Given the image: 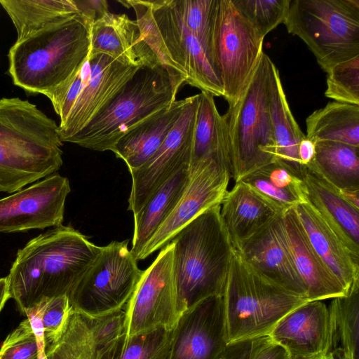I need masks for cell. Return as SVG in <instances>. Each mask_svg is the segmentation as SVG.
<instances>
[{
    "label": "cell",
    "mask_w": 359,
    "mask_h": 359,
    "mask_svg": "<svg viewBox=\"0 0 359 359\" xmlns=\"http://www.w3.org/2000/svg\"><path fill=\"white\" fill-rule=\"evenodd\" d=\"M100 249L72 226L40 234L17 252L6 276L9 299L25 315L43 299L68 297Z\"/></svg>",
    "instance_id": "obj_1"
},
{
    "label": "cell",
    "mask_w": 359,
    "mask_h": 359,
    "mask_svg": "<svg viewBox=\"0 0 359 359\" xmlns=\"http://www.w3.org/2000/svg\"><path fill=\"white\" fill-rule=\"evenodd\" d=\"M94 21L79 13L16 41L8 53L13 83L53 102L86 59Z\"/></svg>",
    "instance_id": "obj_2"
},
{
    "label": "cell",
    "mask_w": 359,
    "mask_h": 359,
    "mask_svg": "<svg viewBox=\"0 0 359 359\" xmlns=\"http://www.w3.org/2000/svg\"><path fill=\"white\" fill-rule=\"evenodd\" d=\"M63 142L55 121L18 97L0 99V192L13 194L55 174Z\"/></svg>",
    "instance_id": "obj_3"
},
{
    "label": "cell",
    "mask_w": 359,
    "mask_h": 359,
    "mask_svg": "<svg viewBox=\"0 0 359 359\" xmlns=\"http://www.w3.org/2000/svg\"><path fill=\"white\" fill-rule=\"evenodd\" d=\"M220 204L191 220L172 238V269L184 313L202 300L222 296L234 251Z\"/></svg>",
    "instance_id": "obj_4"
},
{
    "label": "cell",
    "mask_w": 359,
    "mask_h": 359,
    "mask_svg": "<svg viewBox=\"0 0 359 359\" xmlns=\"http://www.w3.org/2000/svg\"><path fill=\"white\" fill-rule=\"evenodd\" d=\"M186 78L162 65L141 67L112 100L67 142L99 151L176 100Z\"/></svg>",
    "instance_id": "obj_5"
},
{
    "label": "cell",
    "mask_w": 359,
    "mask_h": 359,
    "mask_svg": "<svg viewBox=\"0 0 359 359\" xmlns=\"http://www.w3.org/2000/svg\"><path fill=\"white\" fill-rule=\"evenodd\" d=\"M222 299L228 344L268 335L283 317L309 302L255 270L235 249Z\"/></svg>",
    "instance_id": "obj_6"
},
{
    "label": "cell",
    "mask_w": 359,
    "mask_h": 359,
    "mask_svg": "<svg viewBox=\"0 0 359 359\" xmlns=\"http://www.w3.org/2000/svg\"><path fill=\"white\" fill-rule=\"evenodd\" d=\"M272 63L263 51L248 86L224 114L235 182L276 158L269 107Z\"/></svg>",
    "instance_id": "obj_7"
},
{
    "label": "cell",
    "mask_w": 359,
    "mask_h": 359,
    "mask_svg": "<svg viewBox=\"0 0 359 359\" xmlns=\"http://www.w3.org/2000/svg\"><path fill=\"white\" fill-rule=\"evenodd\" d=\"M283 23L326 73L359 55V0H290Z\"/></svg>",
    "instance_id": "obj_8"
},
{
    "label": "cell",
    "mask_w": 359,
    "mask_h": 359,
    "mask_svg": "<svg viewBox=\"0 0 359 359\" xmlns=\"http://www.w3.org/2000/svg\"><path fill=\"white\" fill-rule=\"evenodd\" d=\"M264 39L231 0H216L208 57L229 107L238 101L248 86L264 51Z\"/></svg>",
    "instance_id": "obj_9"
},
{
    "label": "cell",
    "mask_w": 359,
    "mask_h": 359,
    "mask_svg": "<svg viewBox=\"0 0 359 359\" xmlns=\"http://www.w3.org/2000/svg\"><path fill=\"white\" fill-rule=\"evenodd\" d=\"M128 241H112L101 247L68 295L73 311L95 319L124 309L143 271L128 249Z\"/></svg>",
    "instance_id": "obj_10"
},
{
    "label": "cell",
    "mask_w": 359,
    "mask_h": 359,
    "mask_svg": "<svg viewBox=\"0 0 359 359\" xmlns=\"http://www.w3.org/2000/svg\"><path fill=\"white\" fill-rule=\"evenodd\" d=\"M172 255L173 244L170 242L142 271L124 307L126 334L137 335L158 328L172 330L183 313L175 284Z\"/></svg>",
    "instance_id": "obj_11"
},
{
    "label": "cell",
    "mask_w": 359,
    "mask_h": 359,
    "mask_svg": "<svg viewBox=\"0 0 359 359\" xmlns=\"http://www.w3.org/2000/svg\"><path fill=\"white\" fill-rule=\"evenodd\" d=\"M199 94L187 102L171 130L154 156L141 168L130 171L132 187L128 210L140 211L154 193L191 161Z\"/></svg>",
    "instance_id": "obj_12"
},
{
    "label": "cell",
    "mask_w": 359,
    "mask_h": 359,
    "mask_svg": "<svg viewBox=\"0 0 359 359\" xmlns=\"http://www.w3.org/2000/svg\"><path fill=\"white\" fill-rule=\"evenodd\" d=\"M148 2L169 59L186 83L214 97H223L222 83L204 46L184 24L172 0Z\"/></svg>",
    "instance_id": "obj_13"
},
{
    "label": "cell",
    "mask_w": 359,
    "mask_h": 359,
    "mask_svg": "<svg viewBox=\"0 0 359 359\" xmlns=\"http://www.w3.org/2000/svg\"><path fill=\"white\" fill-rule=\"evenodd\" d=\"M71 191L69 180L55 173L0 199V233L62 225Z\"/></svg>",
    "instance_id": "obj_14"
},
{
    "label": "cell",
    "mask_w": 359,
    "mask_h": 359,
    "mask_svg": "<svg viewBox=\"0 0 359 359\" xmlns=\"http://www.w3.org/2000/svg\"><path fill=\"white\" fill-rule=\"evenodd\" d=\"M190 180L178 203L142 250L138 260L161 250L184 226L206 210L219 205L228 191L229 172L214 161L189 171Z\"/></svg>",
    "instance_id": "obj_15"
},
{
    "label": "cell",
    "mask_w": 359,
    "mask_h": 359,
    "mask_svg": "<svg viewBox=\"0 0 359 359\" xmlns=\"http://www.w3.org/2000/svg\"><path fill=\"white\" fill-rule=\"evenodd\" d=\"M227 345L222 296H213L182 314L168 359H218Z\"/></svg>",
    "instance_id": "obj_16"
},
{
    "label": "cell",
    "mask_w": 359,
    "mask_h": 359,
    "mask_svg": "<svg viewBox=\"0 0 359 359\" xmlns=\"http://www.w3.org/2000/svg\"><path fill=\"white\" fill-rule=\"evenodd\" d=\"M90 76L66 121L58 126L62 142L68 140L83 129L116 95L140 67L123 65L104 55H88Z\"/></svg>",
    "instance_id": "obj_17"
},
{
    "label": "cell",
    "mask_w": 359,
    "mask_h": 359,
    "mask_svg": "<svg viewBox=\"0 0 359 359\" xmlns=\"http://www.w3.org/2000/svg\"><path fill=\"white\" fill-rule=\"evenodd\" d=\"M281 215L239 243L234 249L255 270L307 298L306 288L295 270L283 237Z\"/></svg>",
    "instance_id": "obj_18"
},
{
    "label": "cell",
    "mask_w": 359,
    "mask_h": 359,
    "mask_svg": "<svg viewBox=\"0 0 359 359\" xmlns=\"http://www.w3.org/2000/svg\"><path fill=\"white\" fill-rule=\"evenodd\" d=\"M283 237L309 301L332 299L348 292L311 247L294 208L280 217Z\"/></svg>",
    "instance_id": "obj_19"
},
{
    "label": "cell",
    "mask_w": 359,
    "mask_h": 359,
    "mask_svg": "<svg viewBox=\"0 0 359 359\" xmlns=\"http://www.w3.org/2000/svg\"><path fill=\"white\" fill-rule=\"evenodd\" d=\"M97 54L137 67L161 65L144 41L136 21L126 14L109 11L93 22L88 55Z\"/></svg>",
    "instance_id": "obj_20"
},
{
    "label": "cell",
    "mask_w": 359,
    "mask_h": 359,
    "mask_svg": "<svg viewBox=\"0 0 359 359\" xmlns=\"http://www.w3.org/2000/svg\"><path fill=\"white\" fill-rule=\"evenodd\" d=\"M290 358L325 354L328 309L321 300L309 301L283 317L268 334Z\"/></svg>",
    "instance_id": "obj_21"
},
{
    "label": "cell",
    "mask_w": 359,
    "mask_h": 359,
    "mask_svg": "<svg viewBox=\"0 0 359 359\" xmlns=\"http://www.w3.org/2000/svg\"><path fill=\"white\" fill-rule=\"evenodd\" d=\"M293 208L311 247L348 292L359 280V260L310 203Z\"/></svg>",
    "instance_id": "obj_22"
},
{
    "label": "cell",
    "mask_w": 359,
    "mask_h": 359,
    "mask_svg": "<svg viewBox=\"0 0 359 359\" xmlns=\"http://www.w3.org/2000/svg\"><path fill=\"white\" fill-rule=\"evenodd\" d=\"M304 194L359 260V210L340 196L338 189L318 171L306 166L302 174Z\"/></svg>",
    "instance_id": "obj_23"
},
{
    "label": "cell",
    "mask_w": 359,
    "mask_h": 359,
    "mask_svg": "<svg viewBox=\"0 0 359 359\" xmlns=\"http://www.w3.org/2000/svg\"><path fill=\"white\" fill-rule=\"evenodd\" d=\"M187 98L175 100L129 130L111 151L126 163L129 171L144 165L157 151L178 120Z\"/></svg>",
    "instance_id": "obj_24"
},
{
    "label": "cell",
    "mask_w": 359,
    "mask_h": 359,
    "mask_svg": "<svg viewBox=\"0 0 359 359\" xmlns=\"http://www.w3.org/2000/svg\"><path fill=\"white\" fill-rule=\"evenodd\" d=\"M219 212L233 248L280 215L241 181L226 191Z\"/></svg>",
    "instance_id": "obj_25"
},
{
    "label": "cell",
    "mask_w": 359,
    "mask_h": 359,
    "mask_svg": "<svg viewBox=\"0 0 359 359\" xmlns=\"http://www.w3.org/2000/svg\"><path fill=\"white\" fill-rule=\"evenodd\" d=\"M205 161H214L226 169L231 178L232 162L224 115H221L214 96L199 93L189 170Z\"/></svg>",
    "instance_id": "obj_26"
},
{
    "label": "cell",
    "mask_w": 359,
    "mask_h": 359,
    "mask_svg": "<svg viewBox=\"0 0 359 359\" xmlns=\"http://www.w3.org/2000/svg\"><path fill=\"white\" fill-rule=\"evenodd\" d=\"M186 166L163 184L139 212L134 214V233L130 252L138 258L147 243L172 212L189 182Z\"/></svg>",
    "instance_id": "obj_27"
},
{
    "label": "cell",
    "mask_w": 359,
    "mask_h": 359,
    "mask_svg": "<svg viewBox=\"0 0 359 359\" xmlns=\"http://www.w3.org/2000/svg\"><path fill=\"white\" fill-rule=\"evenodd\" d=\"M331 299L325 355L332 359H359V280L346 294Z\"/></svg>",
    "instance_id": "obj_28"
},
{
    "label": "cell",
    "mask_w": 359,
    "mask_h": 359,
    "mask_svg": "<svg viewBox=\"0 0 359 359\" xmlns=\"http://www.w3.org/2000/svg\"><path fill=\"white\" fill-rule=\"evenodd\" d=\"M269 107L276 142V158L302 174L304 167L299 158L298 148L305 134L301 130L288 104L279 71L273 62L269 84Z\"/></svg>",
    "instance_id": "obj_29"
},
{
    "label": "cell",
    "mask_w": 359,
    "mask_h": 359,
    "mask_svg": "<svg viewBox=\"0 0 359 359\" xmlns=\"http://www.w3.org/2000/svg\"><path fill=\"white\" fill-rule=\"evenodd\" d=\"M0 4L16 29V41L80 13L74 0H0Z\"/></svg>",
    "instance_id": "obj_30"
},
{
    "label": "cell",
    "mask_w": 359,
    "mask_h": 359,
    "mask_svg": "<svg viewBox=\"0 0 359 359\" xmlns=\"http://www.w3.org/2000/svg\"><path fill=\"white\" fill-rule=\"evenodd\" d=\"M306 136L359 147V105L330 102L306 119Z\"/></svg>",
    "instance_id": "obj_31"
},
{
    "label": "cell",
    "mask_w": 359,
    "mask_h": 359,
    "mask_svg": "<svg viewBox=\"0 0 359 359\" xmlns=\"http://www.w3.org/2000/svg\"><path fill=\"white\" fill-rule=\"evenodd\" d=\"M315 143V157L307 166L337 189H359V147L331 141Z\"/></svg>",
    "instance_id": "obj_32"
},
{
    "label": "cell",
    "mask_w": 359,
    "mask_h": 359,
    "mask_svg": "<svg viewBox=\"0 0 359 359\" xmlns=\"http://www.w3.org/2000/svg\"><path fill=\"white\" fill-rule=\"evenodd\" d=\"M172 329L129 336L124 331L97 348L96 359H168Z\"/></svg>",
    "instance_id": "obj_33"
},
{
    "label": "cell",
    "mask_w": 359,
    "mask_h": 359,
    "mask_svg": "<svg viewBox=\"0 0 359 359\" xmlns=\"http://www.w3.org/2000/svg\"><path fill=\"white\" fill-rule=\"evenodd\" d=\"M97 351L88 318L72 309L63 330L45 354L46 359H96Z\"/></svg>",
    "instance_id": "obj_34"
},
{
    "label": "cell",
    "mask_w": 359,
    "mask_h": 359,
    "mask_svg": "<svg viewBox=\"0 0 359 359\" xmlns=\"http://www.w3.org/2000/svg\"><path fill=\"white\" fill-rule=\"evenodd\" d=\"M241 15L262 36L283 23L290 0H231Z\"/></svg>",
    "instance_id": "obj_35"
},
{
    "label": "cell",
    "mask_w": 359,
    "mask_h": 359,
    "mask_svg": "<svg viewBox=\"0 0 359 359\" xmlns=\"http://www.w3.org/2000/svg\"><path fill=\"white\" fill-rule=\"evenodd\" d=\"M327 74L325 97L359 105V55L337 64Z\"/></svg>",
    "instance_id": "obj_36"
},
{
    "label": "cell",
    "mask_w": 359,
    "mask_h": 359,
    "mask_svg": "<svg viewBox=\"0 0 359 359\" xmlns=\"http://www.w3.org/2000/svg\"><path fill=\"white\" fill-rule=\"evenodd\" d=\"M215 2L216 0H172L184 24L201 41L208 55Z\"/></svg>",
    "instance_id": "obj_37"
},
{
    "label": "cell",
    "mask_w": 359,
    "mask_h": 359,
    "mask_svg": "<svg viewBox=\"0 0 359 359\" xmlns=\"http://www.w3.org/2000/svg\"><path fill=\"white\" fill-rule=\"evenodd\" d=\"M38 345L28 318L13 330L0 346V359H38Z\"/></svg>",
    "instance_id": "obj_38"
},
{
    "label": "cell",
    "mask_w": 359,
    "mask_h": 359,
    "mask_svg": "<svg viewBox=\"0 0 359 359\" xmlns=\"http://www.w3.org/2000/svg\"><path fill=\"white\" fill-rule=\"evenodd\" d=\"M255 172L277 189L290 193L302 201H306L302 174L286 163L275 159Z\"/></svg>",
    "instance_id": "obj_39"
},
{
    "label": "cell",
    "mask_w": 359,
    "mask_h": 359,
    "mask_svg": "<svg viewBox=\"0 0 359 359\" xmlns=\"http://www.w3.org/2000/svg\"><path fill=\"white\" fill-rule=\"evenodd\" d=\"M71 311L72 308L67 295L53 297L46 301L42 314L46 348L61 334Z\"/></svg>",
    "instance_id": "obj_40"
},
{
    "label": "cell",
    "mask_w": 359,
    "mask_h": 359,
    "mask_svg": "<svg viewBox=\"0 0 359 359\" xmlns=\"http://www.w3.org/2000/svg\"><path fill=\"white\" fill-rule=\"evenodd\" d=\"M248 359H290L287 351L269 335L251 340Z\"/></svg>",
    "instance_id": "obj_41"
},
{
    "label": "cell",
    "mask_w": 359,
    "mask_h": 359,
    "mask_svg": "<svg viewBox=\"0 0 359 359\" xmlns=\"http://www.w3.org/2000/svg\"><path fill=\"white\" fill-rule=\"evenodd\" d=\"M80 13L92 17L96 20L109 12L105 0H74Z\"/></svg>",
    "instance_id": "obj_42"
},
{
    "label": "cell",
    "mask_w": 359,
    "mask_h": 359,
    "mask_svg": "<svg viewBox=\"0 0 359 359\" xmlns=\"http://www.w3.org/2000/svg\"><path fill=\"white\" fill-rule=\"evenodd\" d=\"M251 340L229 344L218 359H248Z\"/></svg>",
    "instance_id": "obj_43"
},
{
    "label": "cell",
    "mask_w": 359,
    "mask_h": 359,
    "mask_svg": "<svg viewBox=\"0 0 359 359\" xmlns=\"http://www.w3.org/2000/svg\"><path fill=\"white\" fill-rule=\"evenodd\" d=\"M316 154V143L305 137L301 140L298 148V155L301 164L306 168L314 159Z\"/></svg>",
    "instance_id": "obj_44"
},
{
    "label": "cell",
    "mask_w": 359,
    "mask_h": 359,
    "mask_svg": "<svg viewBox=\"0 0 359 359\" xmlns=\"http://www.w3.org/2000/svg\"><path fill=\"white\" fill-rule=\"evenodd\" d=\"M338 192L344 201L359 210V189H338Z\"/></svg>",
    "instance_id": "obj_45"
},
{
    "label": "cell",
    "mask_w": 359,
    "mask_h": 359,
    "mask_svg": "<svg viewBox=\"0 0 359 359\" xmlns=\"http://www.w3.org/2000/svg\"><path fill=\"white\" fill-rule=\"evenodd\" d=\"M8 299L7 278H0V313Z\"/></svg>",
    "instance_id": "obj_46"
},
{
    "label": "cell",
    "mask_w": 359,
    "mask_h": 359,
    "mask_svg": "<svg viewBox=\"0 0 359 359\" xmlns=\"http://www.w3.org/2000/svg\"><path fill=\"white\" fill-rule=\"evenodd\" d=\"M290 359H332L331 358L327 356L325 354L318 355L314 356H310L306 358H290Z\"/></svg>",
    "instance_id": "obj_47"
}]
</instances>
